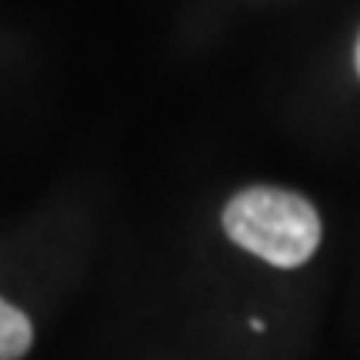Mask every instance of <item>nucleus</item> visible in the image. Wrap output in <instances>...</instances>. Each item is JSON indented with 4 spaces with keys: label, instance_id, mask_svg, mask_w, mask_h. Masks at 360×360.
I'll return each instance as SVG.
<instances>
[{
    "label": "nucleus",
    "instance_id": "f03ea898",
    "mask_svg": "<svg viewBox=\"0 0 360 360\" xmlns=\"http://www.w3.org/2000/svg\"><path fill=\"white\" fill-rule=\"evenodd\" d=\"M34 344V323L20 307L0 297V360H20Z\"/></svg>",
    "mask_w": 360,
    "mask_h": 360
},
{
    "label": "nucleus",
    "instance_id": "7ed1b4c3",
    "mask_svg": "<svg viewBox=\"0 0 360 360\" xmlns=\"http://www.w3.org/2000/svg\"><path fill=\"white\" fill-rule=\"evenodd\" d=\"M354 60H357V74H360V37H357V53H354Z\"/></svg>",
    "mask_w": 360,
    "mask_h": 360
},
{
    "label": "nucleus",
    "instance_id": "f257e3e1",
    "mask_svg": "<svg viewBox=\"0 0 360 360\" xmlns=\"http://www.w3.org/2000/svg\"><path fill=\"white\" fill-rule=\"evenodd\" d=\"M224 231L233 244L274 267H300L321 247V214L307 197L281 187H247L224 207Z\"/></svg>",
    "mask_w": 360,
    "mask_h": 360
}]
</instances>
